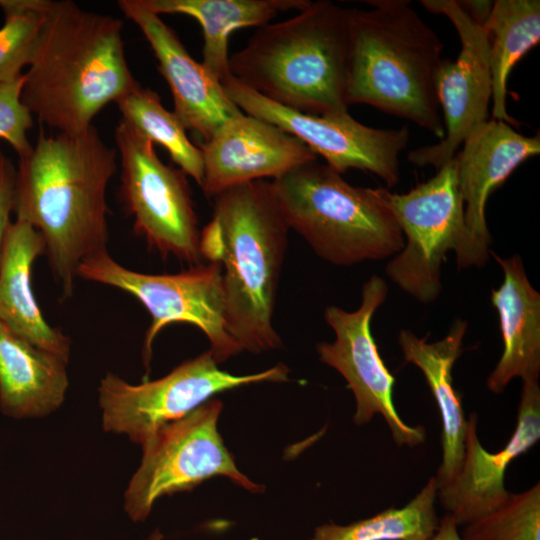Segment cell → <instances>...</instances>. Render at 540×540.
Listing matches in <instances>:
<instances>
[{"mask_svg": "<svg viewBox=\"0 0 540 540\" xmlns=\"http://www.w3.org/2000/svg\"><path fill=\"white\" fill-rule=\"evenodd\" d=\"M116 156L90 126L48 136L40 131L30 152L19 157L15 220L41 234L64 298L74 292L82 261L108 251L106 191L117 170Z\"/></svg>", "mask_w": 540, "mask_h": 540, "instance_id": "cell-1", "label": "cell"}, {"mask_svg": "<svg viewBox=\"0 0 540 540\" xmlns=\"http://www.w3.org/2000/svg\"><path fill=\"white\" fill-rule=\"evenodd\" d=\"M120 19L50 0L36 49L24 74L21 100L39 122L58 132L92 126L109 103L134 88Z\"/></svg>", "mask_w": 540, "mask_h": 540, "instance_id": "cell-2", "label": "cell"}, {"mask_svg": "<svg viewBox=\"0 0 540 540\" xmlns=\"http://www.w3.org/2000/svg\"><path fill=\"white\" fill-rule=\"evenodd\" d=\"M212 198L213 215L200 233V254L221 266L227 331L242 351L277 349L282 340L273 313L289 227L271 183H241Z\"/></svg>", "mask_w": 540, "mask_h": 540, "instance_id": "cell-3", "label": "cell"}, {"mask_svg": "<svg viewBox=\"0 0 540 540\" xmlns=\"http://www.w3.org/2000/svg\"><path fill=\"white\" fill-rule=\"evenodd\" d=\"M352 9L310 2L286 20L259 27L229 56V72L287 108L313 115L347 113Z\"/></svg>", "mask_w": 540, "mask_h": 540, "instance_id": "cell-4", "label": "cell"}, {"mask_svg": "<svg viewBox=\"0 0 540 540\" xmlns=\"http://www.w3.org/2000/svg\"><path fill=\"white\" fill-rule=\"evenodd\" d=\"M352 9L346 99L414 122L442 140L435 91L443 43L406 0Z\"/></svg>", "mask_w": 540, "mask_h": 540, "instance_id": "cell-5", "label": "cell"}, {"mask_svg": "<svg viewBox=\"0 0 540 540\" xmlns=\"http://www.w3.org/2000/svg\"><path fill=\"white\" fill-rule=\"evenodd\" d=\"M270 183L289 229L329 263L382 260L404 247L385 188L353 186L317 160Z\"/></svg>", "mask_w": 540, "mask_h": 540, "instance_id": "cell-6", "label": "cell"}, {"mask_svg": "<svg viewBox=\"0 0 540 540\" xmlns=\"http://www.w3.org/2000/svg\"><path fill=\"white\" fill-rule=\"evenodd\" d=\"M386 198L404 236V247L386 266L388 277L421 303L434 302L442 291L441 265L454 251L458 269L483 267L490 252L482 250L469 232L454 156L434 177Z\"/></svg>", "mask_w": 540, "mask_h": 540, "instance_id": "cell-7", "label": "cell"}, {"mask_svg": "<svg viewBox=\"0 0 540 540\" xmlns=\"http://www.w3.org/2000/svg\"><path fill=\"white\" fill-rule=\"evenodd\" d=\"M78 277L118 288L146 308L151 316L142 352L147 370L154 339L173 323L199 328L208 338L209 350L218 364L242 351L227 331L222 269L218 263L202 262L176 274H146L120 265L104 251L82 261Z\"/></svg>", "mask_w": 540, "mask_h": 540, "instance_id": "cell-8", "label": "cell"}, {"mask_svg": "<svg viewBox=\"0 0 540 540\" xmlns=\"http://www.w3.org/2000/svg\"><path fill=\"white\" fill-rule=\"evenodd\" d=\"M222 402L210 399L181 419L160 427L142 446L140 465L124 493V510L143 522L164 495L190 491L205 480L224 476L236 485L262 492L235 465L218 431Z\"/></svg>", "mask_w": 540, "mask_h": 540, "instance_id": "cell-9", "label": "cell"}, {"mask_svg": "<svg viewBox=\"0 0 540 540\" xmlns=\"http://www.w3.org/2000/svg\"><path fill=\"white\" fill-rule=\"evenodd\" d=\"M121 165L120 199L134 232L162 258L202 263L200 231L187 175L158 157L154 144L127 122L115 128Z\"/></svg>", "mask_w": 540, "mask_h": 540, "instance_id": "cell-10", "label": "cell"}, {"mask_svg": "<svg viewBox=\"0 0 540 540\" xmlns=\"http://www.w3.org/2000/svg\"><path fill=\"white\" fill-rule=\"evenodd\" d=\"M284 364L248 375L218 367L210 350L189 359L164 377L130 384L108 372L98 387L102 426L143 445L160 427L181 419L218 393L261 382H285Z\"/></svg>", "mask_w": 540, "mask_h": 540, "instance_id": "cell-11", "label": "cell"}, {"mask_svg": "<svg viewBox=\"0 0 540 540\" xmlns=\"http://www.w3.org/2000/svg\"><path fill=\"white\" fill-rule=\"evenodd\" d=\"M229 99L246 114L265 120L303 142L340 174L371 172L393 187L399 181V156L409 143V129H378L349 115H313L279 105L229 74L221 81Z\"/></svg>", "mask_w": 540, "mask_h": 540, "instance_id": "cell-12", "label": "cell"}, {"mask_svg": "<svg viewBox=\"0 0 540 540\" xmlns=\"http://www.w3.org/2000/svg\"><path fill=\"white\" fill-rule=\"evenodd\" d=\"M361 304L355 311L328 306L324 318L332 328L333 342H320L316 350L319 360L335 369L351 389L356 410V425L369 423L381 415L398 447L414 448L425 442L422 426L405 423L398 414L393 398L395 378L380 356L371 332V320L388 293L386 282L372 276L362 287Z\"/></svg>", "mask_w": 540, "mask_h": 540, "instance_id": "cell-13", "label": "cell"}, {"mask_svg": "<svg viewBox=\"0 0 540 540\" xmlns=\"http://www.w3.org/2000/svg\"><path fill=\"white\" fill-rule=\"evenodd\" d=\"M430 13L442 14L455 27L461 50L456 60L443 58L435 75V91L443 111L445 135L438 143L411 150L412 164L440 169L478 127L489 120L492 77L489 41L456 0H422Z\"/></svg>", "mask_w": 540, "mask_h": 540, "instance_id": "cell-14", "label": "cell"}, {"mask_svg": "<svg viewBox=\"0 0 540 540\" xmlns=\"http://www.w3.org/2000/svg\"><path fill=\"white\" fill-rule=\"evenodd\" d=\"M478 417L467 418L465 451L455 477L438 488L437 498L458 527L465 526L502 505L510 495L505 488L508 466L540 439V386L538 379L522 381L513 434L496 453L487 451L477 434Z\"/></svg>", "mask_w": 540, "mask_h": 540, "instance_id": "cell-15", "label": "cell"}, {"mask_svg": "<svg viewBox=\"0 0 540 540\" xmlns=\"http://www.w3.org/2000/svg\"><path fill=\"white\" fill-rule=\"evenodd\" d=\"M207 197L245 182L276 179L317 156L275 125L243 112L225 122L199 146Z\"/></svg>", "mask_w": 540, "mask_h": 540, "instance_id": "cell-16", "label": "cell"}, {"mask_svg": "<svg viewBox=\"0 0 540 540\" xmlns=\"http://www.w3.org/2000/svg\"><path fill=\"white\" fill-rule=\"evenodd\" d=\"M123 14L141 30L171 90L174 114L186 130L208 141L242 111L226 95L221 82L188 53L176 32L140 0H119Z\"/></svg>", "mask_w": 540, "mask_h": 540, "instance_id": "cell-17", "label": "cell"}, {"mask_svg": "<svg viewBox=\"0 0 540 540\" xmlns=\"http://www.w3.org/2000/svg\"><path fill=\"white\" fill-rule=\"evenodd\" d=\"M455 156L466 226L478 246L490 252L485 211L490 195L527 159L540 153L539 134L525 136L510 124L489 119L462 144Z\"/></svg>", "mask_w": 540, "mask_h": 540, "instance_id": "cell-18", "label": "cell"}, {"mask_svg": "<svg viewBox=\"0 0 540 540\" xmlns=\"http://www.w3.org/2000/svg\"><path fill=\"white\" fill-rule=\"evenodd\" d=\"M503 272L492 289L491 302L499 317L502 354L487 378V388L502 393L515 378L539 379L540 293L531 285L520 256L503 258L490 251Z\"/></svg>", "mask_w": 540, "mask_h": 540, "instance_id": "cell-19", "label": "cell"}, {"mask_svg": "<svg viewBox=\"0 0 540 540\" xmlns=\"http://www.w3.org/2000/svg\"><path fill=\"white\" fill-rule=\"evenodd\" d=\"M466 331L467 322L456 319L445 337L435 342H428L408 329L398 334L405 361L421 370L439 410L442 458L435 476L438 488L455 477L464 457L467 419L461 397L453 386L452 369L463 351Z\"/></svg>", "mask_w": 540, "mask_h": 540, "instance_id": "cell-20", "label": "cell"}, {"mask_svg": "<svg viewBox=\"0 0 540 540\" xmlns=\"http://www.w3.org/2000/svg\"><path fill=\"white\" fill-rule=\"evenodd\" d=\"M45 253L41 234L15 220L0 256V322L31 344L69 361L71 341L44 318L31 286L32 265Z\"/></svg>", "mask_w": 540, "mask_h": 540, "instance_id": "cell-21", "label": "cell"}, {"mask_svg": "<svg viewBox=\"0 0 540 540\" xmlns=\"http://www.w3.org/2000/svg\"><path fill=\"white\" fill-rule=\"evenodd\" d=\"M67 360L39 348L0 322V410L15 419L57 410L69 386Z\"/></svg>", "mask_w": 540, "mask_h": 540, "instance_id": "cell-22", "label": "cell"}, {"mask_svg": "<svg viewBox=\"0 0 540 540\" xmlns=\"http://www.w3.org/2000/svg\"><path fill=\"white\" fill-rule=\"evenodd\" d=\"M151 12L194 18L203 32L202 64L221 82L229 72L228 42L233 31L261 27L278 14L300 11L309 0H140Z\"/></svg>", "mask_w": 540, "mask_h": 540, "instance_id": "cell-23", "label": "cell"}, {"mask_svg": "<svg viewBox=\"0 0 540 540\" xmlns=\"http://www.w3.org/2000/svg\"><path fill=\"white\" fill-rule=\"evenodd\" d=\"M483 29L489 41L492 119L518 127L519 122L507 112V79L515 64L540 41V1H493Z\"/></svg>", "mask_w": 540, "mask_h": 540, "instance_id": "cell-24", "label": "cell"}, {"mask_svg": "<svg viewBox=\"0 0 540 540\" xmlns=\"http://www.w3.org/2000/svg\"><path fill=\"white\" fill-rule=\"evenodd\" d=\"M438 484L431 477L403 507H390L348 525L318 526L309 540H430L438 529Z\"/></svg>", "mask_w": 540, "mask_h": 540, "instance_id": "cell-25", "label": "cell"}, {"mask_svg": "<svg viewBox=\"0 0 540 540\" xmlns=\"http://www.w3.org/2000/svg\"><path fill=\"white\" fill-rule=\"evenodd\" d=\"M115 103L123 121L153 144L163 146L179 169L202 186L204 166L201 150L190 141L180 120L162 105L155 91L138 83Z\"/></svg>", "mask_w": 540, "mask_h": 540, "instance_id": "cell-26", "label": "cell"}, {"mask_svg": "<svg viewBox=\"0 0 540 540\" xmlns=\"http://www.w3.org/2000/svg\"><path fill=\"white\" fill-rule=\"evenodd\" d=\"M50 0H0V83L20 78L29 66L45 22Z\"/></svg>", "mask_w": 540, "mask_h": 540, "instance_id": "cell-27", "label": "cell"}, {"mask_svg": "<svg viewBox=\"0 0 540 540\" xmlns=\"http://www.w3.org/2000/svg\"><path fill=\"white\" fill-rule=\"evenodd\" d=\"M463 527V540H540L539 482Z\"/></svg>", "mask_w": 540, "mask_h": 540, "instance_id": "cell-28", "label": "cell"}, {"mask_svg": "<svg viewBox=\"0 0 540 540\" xmlns=\"http://www.w3.org/2000/svg\"><path fill=\"white\" fill-rule=\"evenodd\" d=\"M24 80L23 74L12 82L0 83V139L8 142L19 157L32 149L27 133L33 117L21 100Z\"/></svg>", "mask_w": 540, "mask_h": 540, "instance_id": "cell-29", "label": "cell"}, {"mask_svg": "<svg viewBox=\"0 0 540 540\" xmlns=\"http://www.w3.org/2000/svg\"><path fill=\"white\" fill-rule=\"evenodd\" d=\"M16 168L0 149V256L15 207Z\"/></svg>", "mask_w": 540, "mask_h": 540, "instance_id": "cell-30", "label": "cell"}, {"mask_svg": "<svg viewBox=\"0 0 540 540\" xmlns=\"http://www.w3.org/2000/svg\"><path fill=\"white\" fill-rule=\"evenodd\" d=\"M457 3L481 27L486 23L493 5V1L487 0H460Z\"/></svg>", "mask_w": 540, "mask_h": 540, "instance_id": "cell-31", "label": "cell"}, {"mask_svg": "<svg viewBox=\"0 0 540 540\" xmlns=\"http://www.w3.org/2000/svg\"><path fill=\"white\" fill-rule=\"evenodd\" d=\"M430 540H463L458 526L452 516L448 513L440 518L439 526Z\"/></svg>", "mask_w": 540, "mask_h": 540, "instance_id": "cell-32", "label": "cell"}, {"mask_svg": "<svg viewBox=\"0 0 540 540\" xmlns=\"http://www.w3.org/2000/svg\"><path fill=\"white\" fill-rule=\"evenodd\" d=\"M163 534L159 528L154 529L146 540H163Z\"/></svg>", "mask_w": 540, "mask_h": 540, "instance_id": "cell-33", "label": "cell"}]
</instances>
